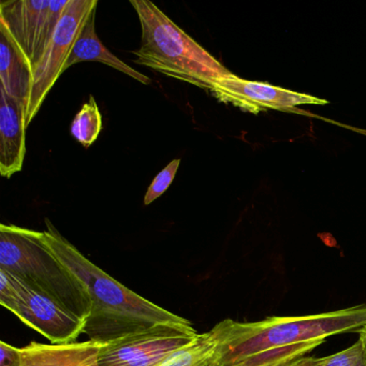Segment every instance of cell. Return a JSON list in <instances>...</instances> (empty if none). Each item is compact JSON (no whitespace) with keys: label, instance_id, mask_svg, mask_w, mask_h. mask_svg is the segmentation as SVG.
<instances>
[{"label":"cell","instance_id":"277c9868","mask_svg":"<svg viewBox=\"0 0 366 366\" xmlns=\"http://www.w3.org/2000/svg\"><path fill=\"white\" fill-rule=\"evenodd\" d=\"M0 269L86 321L92 299L85 285L53 254L44 233L14 224L0 226Z\"/></svg>","mask_w":366,"mask_h":366},{"label":"cell","instance_id":"7c38bea8","mask_svg":"<svg viewBox=\"0 0 366 366\" xmlns=\"http://www.w3.org/2000/svg\"><path fill=\"white\" fill-rule=\"evenodd\" d=\"M95 22L96 9H94L87 20L85 21L84 25L74 42V48H72L69 57L66 61L65 67H64V72L76 64L83 63V61H99L104 65L110 66L113 69L117 70L122 74H127L129 78H132L142 84H149L151 80L147 76L132 69L130 66L112 54V52H110L104 46L96 34Z\"/></svg>","mask_w":366,"mask_h":366},{"label":"cell","instance_id":"4fadbf2b","mask_svg":"<svg viewBox=\"0 0 366 366\" xmlns=\"http://www.w3.org/2000/svg\"><path fill=\"white\" fill-rule=\"evenodd\" d=\"M0 89L26 108L33 84V69L5 27L0 25Z\"/></svg>","mask_w":366,"mask_h":366},{"label":"cell","instance_id":"7a4b0ae2","mask_svg":"<svg viewBox=\"0 0 366 366\" xmlns=\"http://www.w3.org/2000/svg\"><path fill=\"white\" fill-rule=\"evenodd\" d=\"M366 325V304L306 316L267 317L256 322L220 321L215 336V366H233L272 349L325 340L335 334L359 332Z\"/></svg>","mask_w":366,"mask_h":366},{"label":"cell","instance_id":"ac0fdd59","mask_svg":"<svg viewBox=\"0 0 366 366\" xmlns=\"http://www.w3.org/2000/svg\"><path fill=\"white\" fill-rule=\"evenodd\" d=\"M179 164H181V159L172 160L166 168L162 169L156 175L155 179H153L151 185H149L147 194H145V205L151 204L152 202L157 200L162 194H164L168 190L172 182L174 181Z\"/></svg>","mask_w":366,"mask_h":366},{"label":"cell","instance_id":"9c48e42d","mask_svg":"<svg viewBox=\"0 0 366 366\" xmlns=\"http://www.w3.org/2000/svg\"><path fill=\"white\" fill-rule=\"evenodd\" d=\"M209 92L220 102L239 107L250 113L273 110L291 111L303 104H327V100L280 89L267 83L252 82L232 76L219 79Z\"/></svg>","mask_w":366,"mask_h":366},{"label":"cell","instance_id":"30bf717a","mask_svg":"<svg viewBox=\"0 0 366 366\" xmlns=\"http://www.w3.org/2000/svg\"><path fill=\"white\" fill-rule=\"evenodd\" d=\"M27 127L25 104L0 89V173L6 179L22 170Z\"/></svg>","mask_w":366,"mask_h":366},{"label":"cell","instance_id":"5bb4252c","mask_svg":"<svg viewBox=\"0 0 366 366\" xmlns=\"http://www.w3.org/2000/svg\"><path fill=\"white\" fill-rule=\"evenodd\" d=\"M323 342V340H312L272 349L242 360L233 366H317L321 357L306 355Z\"/></svg>","mask_w":366,"mask_h":366},{"label":"cell","instance_id":"e0dca14e","mask_svg":"<svg viewBox=\"0 0 366 366\" xmlns=\"http://www.w3.org/2000/svg\"><path fill=\"white\" fill-rule=\"evenodd\" d=\"M317 366H366V355L361 340H357L345 350L321 357Z\"/></svg>","mask_w":366,"mask_h":366},{"label":"cell","instance_id":"d6986e66","mask_svg":"<svg viewBox=\"0 0 366 366\" xmlns=\"http://www.w3.org/2000/svg\"><path fill=\"white\" fill-rule=\"evenodd\" d=\"M0 366H23L21 348L11 346L7 342H0Z\"/></svg>","mask_w":366,"mask_h":366},{"label":"cell","instance_id":"8992f818","mask_svg":"<svg viewBox=\"0 0 366 366\" xmlns=\"http://www.w3.org/2000/svg\"><path fill=\"white\" fill-rule=\"evenodd\" d=\"M68 4L69 0H19L0 4V25L7 29L33 72Z\"/></svg>","mask_w":366,"mask_h":366},{"label":"cell","instance_id":"5b68a950","mask_svg":"<svg viewBox=\"0 0 366 366\" xmlns=\"http://www.w3.org/2000/svg\"><path fill=\"white\" fill-rule=\"evenodd\" d=\"M0 304L53 345L74 342L84 333V320L3 269H0Z\"/></svg>","mask_w":366,"mask_h":366},{"label":"cell","instance_id":"ffe728a7","mask_svg":"<svg viewBox=\"0 0 366 366\" xmlns=\"http://www.w3.org/2000/svg\"><path fill=\"white\" fill-rule=\"evenodd\" d=\"M360 337L359 340H361L362 344H363L364 350H365V355H366V325L364 327H362L361 330H360L359 332Z\"/></svg>","mask_w":366,"mask_h":366},{"label":"cell","instance_id":"9a60e30c","mask_svg":"<svg viewBox=\"0 0 366 366\" xmlns=\"http://www.w3.org/2000/svg\"><path fill=\"white\" fill-rule=\"evenodd\" d=\"M216 344L213 332L200 334L192 344L175 351L156 366H215Z\"/></svg>","mask_w":366,"mask_h":366},{"label":"cell","instance_id":"6da1fadb","mask_svg":"<svg viewBox=\"0 0 366 366\" xmlns=\"http://www.w3.org/2000/svg\"><path fill=\"white\" fill-rule=\"evenodd\" d=\"M46 230L42 233L46 245L85 285L91 295L93 305L84 327L89 340L106 345L160 323H190L109 276L83 256L50 220L46 219Z\"/></svg>","mask_w":366,"mask_h":366},{"label":"cell","instance_id":"2e32d148","mask_svg":"<svg viewBox=\"0 0 366 366\" xmlns=\"http://www.w3.org/2000/svg\"><path fill=\"white\" fill-rule=\"evenodd\" d=\"M102 129V117L94 96L76 113L71 124L74 138L84 147H89L99 137Z\"/></svg>","mask_w":366,"mask_h":366},{"label":"cell","instance_id":"ba28073f","mask_svg":"<svg viewBox=\"0 0 366 366\" xmlns=\"http://www.w3.org/2000/svg\"><path fill=\"white\" fill-rule=\"evenodd\" d=\"M97 5V0H69L50 44L34 68L33 84L26 102L27 126L35 119L46 96L64 74V67L74 42L85 21Z\"/></svg>","mask_w":366,"mask_h":366},{"label":"cell","instance_id":"8fae6325","mask_svg":"<svg viewBox=\"0 0 366 366\" xmlns=\"http://www.w3.org/2000/svg\"><path fill=\"white\" fill-rule=\"evenodd\" d=\"M102 346L92 340L63 345L31 342L21 348L23 366H100Z\"/></svg>","mask_w":366,"mask_h":366},{"label":"cell","instance_id":"52a82bcc","mask_svg":"<svg viewBox=\"0 0 366 366\" xmlns=\"http://www.w3.org/2000/svg\"><path fill=\"white\" fill-rule=\"evenodd\" d=\"M199 335L192 323H160L102 345L100 366H156Z\"/></svg>","mask_w":366,"mask_h":366},{"label":"cell","instance_id":"3957f363","mask_svg":"<svg viewBox=\"0 0 366 366\" xmlns=\"http://www.w3.org/2000/svg\"><path fill=\"white\" fill-rule=\"evenodd\" d=\"M141 25V46L134 63L169 78L209 91L219 79L232 76L215 57L177 26L149 0H130Z\"/></svg>","mask_w":366,"mask_h":366}]
</instances>
